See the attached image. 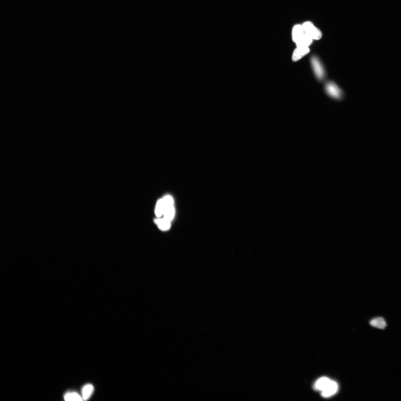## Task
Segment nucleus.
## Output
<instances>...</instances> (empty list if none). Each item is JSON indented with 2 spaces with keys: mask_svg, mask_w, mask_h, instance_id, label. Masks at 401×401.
<instances>
[{
  "mask_svg": "<svg viewBox=\"0 0 401 401\" xmlns=\"http://www.w3.org/2000/svg\"><path fill=\"white\" fill-rule=\"evenodd\" d=\"M326 401H347L345 395L339 390L332 391L326 396Z\"/></svg>",
  "mask_w": 401,
  "mask_h": 401,
  "instance_id": "1",
  "label": "nucleus"
},
{
  "mask_svg": "<svg viewBox=\"0 0 401 401\" xmlns=\"http://www.w3.org/2000/svg\"><path fill=\"white\" fill-rule=\"evenodd\" d=\"M317 401H326V397L321 398L317 400Z\"/></svg>",
  "mask_w": 401,
  "mask_h": 401,
  "instance_id": "2",
  "label": "nucleus"
}]
</instances>
